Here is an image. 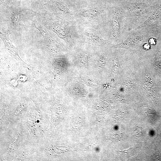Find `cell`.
<instances>
[{
	"label": "cell",
	"mask_w": 161,
	"mask_h": 161,
	"mask_svg": "<svg viewBox=\"0 0 161 161\" xmlns=\"http://www.w3.org/2000/svg\"><path fill=\"white\" fill-rule=\"evenodd\" d=\"M101 13L102 11L100 9L89 7L74 12V16L82 20L92 21L99 18Z\"/></svg>",
	"instance_id": "cell-7"
},
{
	"label": "cell",
	"mask_w": 161,
	"mask_h": 161,
	"mask_svg": "<svg viewBox=\"0 0 161 161\" xmlns=\"http://www.w3.org/2000/svg\"><path fill=\"white\" fill-rule=\"evenodd\" d=\"M122 14L118 10L112 13L109 23V35L113 38L117 39L120 35L121 31Z\"/></svg>",
	"instance_id": "cell-6"
},
{
	"label": "cell",
	"mask_w": 161,
	"mask_h": 161,
	"mask_svg": "<svg viewBox=\"0 0 161 161\" xmlns=\"http://www.w3.org/2000/svg\"><path fill=\"white\" fill-rule=\"evenodd\" d=\"M150 46L148 43H145L143 45V48L145 50H148L150 48Z\"/></svg>",
	"instance_id": "cell-15"
},
{
	"label": "cell",
	"mask_w": 161,
	"mask_h": 161,
	"mask_svg": "<svg viewBox=\"0 0 161 161\" xmlns=\"http://www.w3.org/2000/svg\"><path fill=\"white\" fill-rule=\"evenodd\" d=\"M83 35L84 38L90 43L97 45H103L106 44L101 35L96 31L91 29H88L84 31Z\"/></svg>",
	"instance_id": "cell-10"
},
{
	"label": "cell",
	"mask_w": 161,
	"mask_h": 161,
	"mask_svg": "<svg viewBox=\"0 0 161 161\" xmlns=\"http://www.w3.org/2000/svg\"><path fill=\"white\" fill-rule=\"evenodd\" d=\"M148 41L150 44L154 45L156 44V41L154 38H151L148 40Z\"/></svg>",
	"instance_id": "cell-14"
},
{
	"label": "cell",
	"mask_w": 161,
	"mask_h": 161,
	"mask_svg": "<svg viewBox=\"0 0 161 161\" xmlns=\"http://www.w3.org/2000/svg\"><path fill=\"white\" fill-rule=\"evenodd\" d=\"M124 4L132 21H139L148 16L149 8L145 3H132L126 1Z\"/></svg>",
	"instance_id": "cell-3"
},
{
	"label": "cell",
	"mask_w": 161,
	"mask_h": 161,
	"mask_svg": "<svg viewBox=\"0 0 161 161\" xmlns=\"http://www.w3.org/2000/svg\"><path fill=\"white\" fill-rule=\"evenodd\" d=\"M42 7L49 13L66 20L74 16V12L70 10L62 0H48Z\"/></svg>",
	"instance_id": "cell-2"
},
{
	"label": "cell",
	"mask_w": 161,
	"mask_h": 161,
	"mask_svg": "<svg viewBox=\"0 0 161 161\" xmlns=\"http://www.w3.org/2000/svg\"><path fill=\"white\" fill-rule=\"evenodd\" d=\"M32 27L37 29L43 36L47 48L51 53L58 54L61 51V48L59 43L50 35L44 27L38 23L35 20L32 22Z\"/></svg>",
	"instance_id": "cell-4"
},
{
	"label": "cell",
	"mask_w": 161,
	"mask_h": 161,
	"mask_svg": "<svg viewBox=\"0 0 161 161\" xmlns=\"http://www.w3.org/2000/svg\"></svg>",
	"instance_id": "cell-16"
},
{
	"label": "cell",
	"mask_w": 161,
	"mask_h": 161,
	"mask_svg": "<svg viewBox=\"0 0 161 161\" xmlns=\"http://www.w3.org/2000/svg\"><path fill=\"white\" fill-rule=\"evenodd\" d=\"M20 3L17 0H0L1 4L7 6L12 8L18 7Z\"/></svg>",
	"instance_id": "cell-11"
},
{
	"label": "cell",
	"mask_w": 161,
	"mask_h": 161,
	"mask_svg": "<svg viewBox=\"0 0 161 161\" xmlns=\"http://www.w3.org/2000/svg\"><path fill=\"white\" fill-rule=\"evenodd\" d=\"M141 34L135 33L129 35L126 39L121 43L112 47L113 48H134L138 46L145 38Z\"/></svg>",
	"instance_id": "cell-8"
},
{
	"label": "cell",
	"mask_w": 161,
	"mask_h": 161,
	"mask_svg": "<svg viewBox=\"0 0 161 161\" xmlns=\"http://www.w3.org/2000/svg\"><path fill=\"white\" fill-rule=\"evenodd\" d=\"M89 57V54L86 52L80 53L78 57V60L81 64L85 65L87 64Z\"/></svg>",
	"instance_id": "cell-12"
},
{
	"label": "cell",
	"mask_w": 161,
	"mask_h": 161,
	"mask_svg": "<svg viewBox=\"0 0 161 161\" xmlns=\"http://www.w3.org/2000/svg\"><path fill=\"white\" fill-rule=\"evenodd\" d=\"M26 9L16 8H12L9 16L8 20L10 26L15 29H21L25 26L21 19L22 12Z\"/></svg>",
	"instance_id": "cell-9"
},
{
	"label": "cell",
	"mask_w": 161,
	"mask_h": 161,
	"mask_svg": "<svg viewBox=\"0 0 161 161\" xmlns=\"http://www.w3.org/2000/svg\"><path fill=\"white\" fill-rule=\"evenodd\" d=\"M106 56L104 53H102L99 56L98 59L99 66L101 68L103 67L106 62Z\"/></svg>",
	"instance_id": "cell-13"
},
{
	"label": "cell",
	"mask_w": 161,
	"mask_h": 161,
	"mask_svg": "<svg viewBox=\"0 0 161 161\" xmlns=\"http://www.w3.org/2000/svg\"><path fill=\"white\" fill-rule=\"evenodd\" d=\"M0 37L3 42L6 49L13 58L24 68L29 69H32V67L25 62L20 57L18 53V48L13 45L10 38L8 30L6 33H2L0 31Z\"/></svg>",
	"instance_id": "cell-5"
},
{
	"label": "cell",
	"mask_w": 161,
	"mask_h": 161,
	"mask_svg": "<svg viewBox=\"0 0 161 161\" xmlns=\"http://www.w3.org/2000/svg\"><path fill=\"white\" fill-rule=\"evenodd\" d=\"M49 13V14H45L44 16L37 13L40 15L39 21L40 24L54 32L58 37L67 43L71 44L72 39L71 27L68 20Z\"/></svg>",
	"instance_id": "cell-1"
}]
</instances>
